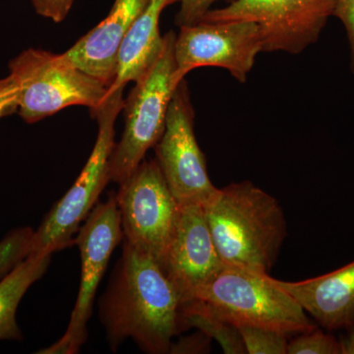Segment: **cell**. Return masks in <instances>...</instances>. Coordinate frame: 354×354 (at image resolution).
I'll return each instance as SVG.
<instances>
[{
	"label": "cell",
	"instance_id": "obj_15",
	"mask_svg": "<svg viewBox=\"0 0 354 354\" xmlns=\"http://www.w3.org/2000/svg\"><path fill=\"white\" fill-rule=\"evenodd\" d=\"M179 0H150L145 9L133 23L123 39L118 53L115 79L109 93L124 90L127 84L135 82L157 59L164 46L160 20L162 11Z\"/></svg>",
	"mask_w": 354,
	"mask_h": 354
},
{
	"label": "cell",
	"instance_id": "obj_25",
	"mask_svg": "<svg viewBox=\"0 0 354 354\" xmlns=\"http://www.w3.org/2000/svg\"><path fill=\"white\" fill-rule=\"evenodd\" d=\"M211 339V337L200 330L199 334L194 337H187L183 342H179V344H172L169 353H209Z\"/></svg>",
	"mask_w": 354,
	"mask_h": 354
},
{
	"label": "cell",
	"instance_id": "obj_11",
	"mask_svg": "<svg viewBox=\"0 0 354 354\" xmlns=\"http://www.w3.org/2000/svg\"><path fill=\"white\" fill-rule=\"evenodd\" d=\"M123 237L115 195L95 205L79 228L75 243L81 254V281L75 307L66 332L59 341L39 351L41 354H74L87 339V325L100 281L114 248Z\"/></svg>",
	"mask_w": 354,
	"mask_h": 354
},
{
	"label": "cell",
	"instance_id": "obj_6",
	"mask_svg": "<svg viewBox=\"0 0 354 354\" xmlns=\"http://www.w3.org/2000/svg\"><path fill=\"white\" fill-rule=\"evenodd\" d=\"M9 74L18 81V114L25 122L36 123L69 106L99 108L109 87L70 64L62 55L39 48L21 51L8 64Z\"/></svg>",
	"mask_w": 354,
	"mask_h": 354
},
{
	"label": "cell",
	"instance_id": "obj_24",
	"mask_svg": "<svg viewBox=\"0 0 354 354\" xmlns=\"http://www.w3.org/2000/svg\"><path fill=\"white\" fill-rule=\"evenodd\" d=\"M335 16L344 23L351 48V64L354 70V0H337Z\"/></svg>",
	"mask_w": 354,
	"mask_h": 354
},
{
	"label": "cell",
	"instance_id": "obj_20",
	"mask_svg": "<svg viewBox=\"0 0 354 354\" xmlns=\"http://www.w3.org/2000/svg\"><path fill=\"white\" fill-rule=\"evenodd\" d=\"M288 354H342L341 342L314 329L300 333L288 342Z\"/></svg>",
	"mask_w": 354,
	"mask_h": 354
},
{
	"label": "cell",
	"instance_id": "obj_7",
	"mask_svg": "<svg viewBox=\"0 0 354 354\" xmlns=\"http://www.w3.org/2000/svg\"><path fill=\"white\" fill-rule=\"evenodd\" d=\"M124 241L160 266L176 232L180 205L157 160L140 164L115 194Z\"/></svg>",
	"mask_w": 354,
	"mask_h": 354
},
{
	"label": "cell",
	"instance_id": "obj_12",
	"mask_svg": "<svg viewBox=\"0 0 354 354\" xmlns=\"http://www.w3.org/2000/svg\"><path fill=\"white\" fill-rule=\"evenodd\" d=\"M180 216L160 268L176 286L183 302L225 267L200 205L180 206Z\"/></svg>",
	"mask_w": 354,
	"mask_h": 354
},
{
	"label": "cell",
	"instance_id": "obj_22",
	"mask_svg": "<svg viewBox=\"0 0 354 354\" xmlns=\"http://www.w3.org/2000/svg\"><path fill=\"white\" fill-rule=\"evenodd\" d=\"M218 1L220 0H179L180 8L176 17V25L183 27L197 23Z\"/></svg>",
	"mask_w": 354,
	"mask_h": 354
},
{
	"label": "cell",
	"instance_id": "obj_17",
	"mask_svg": "<svg viewBox=\"0 0 354 354\" xmlns=\"http://www.w3.org/2000/svg\"><path fill=\"white\" fill-rule=\"evenodd\" d=\"M183 327L197 328L220 344L227 354L246 353L239 330L235 326L216 316L201 300L192 299L181 304Z\"/></svg>",
	"mask_w": 354,
	"mask_h": 354
},
{
	"label": "cell",
	"instance_id": "obj_2",
	"mask_svg": "<svg viewBox=\"0 0 354 354\" xmlns=\"http://www.w3.org/2000/svg\"><path fill=\"white\" fill-rule=\"evenodd\" d=\"M203 208L225 265L269 274L286 236L285 214L276 198L242 181L221 188Z\"/></svg>",
	"mask_w": 354,
	"mask_h": 354
},
{
	"label": "cell",
	"instance_id": "obj_8",
	"mask_svg": "<svg viewBox=\"0 0 354 354\" xmlns=\"http://www.w3.org/2000/svg\"><path fill=\"white\" fill-rule=\"evenodd\" d=\"M337 0H232L211 9L203 21H249L259 28L264 50L298 55L316 43Z\"/></svg>",
	"mask_w": 354,
	"mask_h": 354
},
{
	"label": "cell",
	"instance_id": "obj_13",
	"mask_svg": "<svg viewBox=\"0 0 354 354\" xmlns=\"http://www.w3.org/2000/svg\"><path fill=\"white\" fill-rule=\"evenodd\" d=\"M149 1L114 0L108 16L62 53V57L109 88L115 79L123 39Z\"/></svg>",
	"mask_w": 354,
	"mask_h": 354
},
{
	"label": "cell",
	"instance_id": "obj_26",
	"mask_svg": "<svg viewBox=\"0 0 354 354\" xmlns=\"http://www.w3.org/2000/svg\"><path fill=\"white\" fill-rule=\"evenodd\" d=\"M351 327L348 337L341 342L342 354H354V323Z\"/></svg>",
	"mask_w": 354,
	"mask_h": 354
},
{
	"label": "cell",
	"instance_id": "obj_19",
	"mask_svg": "<svg viewBox=\"0 0 354 354\" xmlns=\"http://www.w3.org/2000/svg\"><path fill=\"white\" fill-rule=\"evenodd\" d=\"M246 353L288 354V335L256 327L237 328Z\"/></svg>",
	"mask_w": 354,
	"mask_h": 354
},
{
	"label": "cell",
	"instance_id": "obj_14",
	"mask_svg": "<svg viewBox=\"0 0 354 354\" xmlns=\"http://www.w3.org/2000/svg\"><path fill=\"white\" fill-rule=\"evenodd\" d=\"M274 281L323 327L337 330L354 323V261L317 278Z\"/></svg>",
	"mask_w": 354,
	"mask_h": 354
},
{
	"label": "cell",
	"instance_id": "obj_3",
	"mask_svg": "<svg viewBox=\"0 0 354 354\" xmlns=\"http://www.w3.org/2000/svg\"><path fill=\"white\" fill-rule=\"evenodd\" d=\"M192 299L201 300L236 328H263L288 335L316 329L297 300L269 274L244 268L225 265Z\"/></svg>",
	"mask_w": 354,
	"mask_h": 354
},
{
	"label": "cell",
	"instance_id": "obj_16",
	"mask_svg": "<svg viewBox=\"0 0 354 354\" xmlns=\"http://www.w3.org/2000/svg\"><path fill=\"white\" fill-rule=\"evenodd\" d=\"M51 255L50 253L30 254L0 281V341L22 339L16 322L18 305L32 283L44 276L50 265Z\"/></svg>",
	"mask_w": 354,
	"mask_h": 354
},
{
	"label": "cell",
	"instance_id": "obj_10",
	"mask_svg": "<svg viewBox=\"0 0 354 354\" xmlns=\"http://www.w3.org/2000/svg\"><path fill=\"white\" fill-rule=\"evenodd\" d=\"M194 118L189 90L184 79L174 91L164 133L153 148L156 160L179 205L205 207L220 189L209 180L206 158L195 136Z\"/></svg>",
	"mask_w": 354,
	"mask_h": 354
},
{
	"label": "cell",
	"instance_id": "obj_23",
	"mask_svg": "<svg viewBox=\"0 0 354 354\" xmlns=\"http://www.w3.org/2000/svg\"><path fill=\"white\" fill-rule=\"evenodd\" d=\"M37 14L55 23L66 19L75 0H30Z\"/></svg>",
	"mask_w": 354,
	"mask_h": 354
},
{
	"label": "cell",
	"instance_id": "obj_21",
	"mask_svg": "<svg viewBox=\"0 0 354 354\" xmlns=\"http://www.w3.org/2000/svg\"><path fill=\"white\" fill-rule=\"evenodd\" d=\"M20 86L11 74L0 78V120L18 113Z\"/></svg>",
	"mask_w": 354,
	"mask_h": 354
},
{
	"label": "cell",
	"instance_id": "obj_9",
	"mask_svg": "<svg viewBox=\"0 0 354 354\" xmlns=\"http://www.w3.org/2000/svg\"><path fill=\"white\" fill-rule=\"evenodd\" d=\"M263 50L259 28L249 21L200 20L183 26L174 44L172 85L176 88L188 73L200 67L227 70L239 82L245 83Z\"/></svg>",
	"mask_w": 354,
	"mask_h": 354
},
{
	"label": "cell",
	"instance_id": "obj_1",
	"mask_svg": "<svg viewBox=\"0 0 354 354\" xmlns=\"http://www.w3.org/2000/svg\"><path fill=\"white\" fill-rule=\"evenodd\" d=\"M181 304L180 293L160 266L124 241L100 309L111 348L132 339L146 353H169L172 339L183 327Z\"/></svg>",
	"mask_w": 354,
	"mask_h": 354
},
{
	"label": "cell",
	"instance_id": "obj_5",
	"mask_svg": "<svg viewBox=\"0 0 354 354\" xmlns=\"http://www.w3.org/2000/svg\"><path fill=\"white\" fill-rule=\"evenodd\" d=\"M176 39L174 32L165 35L160 55L135 81L134 88L124 100V129L109 158V183L120 184L127 180L164 133L167 111L176 90L172 85Z\"/></svg>",
	"mask_w": 354,
	"mask_h": 354
},
{
	"label": "cell",
	"instance_id": "obj_18",
	"mask_svg": "<svg viewBox=\"0 0 354 354\" xmlns=\"http://www.w3.org/2000/svg\"><path fill=\"white\" fill-rule=\"evenodd\" d=\"M32 235L31 227H20L0 241V281L31 254Z\"/></svg>",
	"mask_w": 354,
	"mask_h": 354
},
{
	"label": "cell",
	"instance_id": "obj_4",
	"mask_svg": "<svg viewBox=\"0 0 354 354\" xmlns=\"http://www.w3.org/2000/svg\"><path fill=\"white\" fill-rule=\"evenodd\" d=\"M123 92L109 93L101 106L91 111L99 127L94 149L75 183L34 232L31 254H53L75 243L79 228L109 183V158L115 144L114 125L124 106Z\"/></svg>",
	"mask_w": 354,
	"mask_h": 354
}]
</instances>
